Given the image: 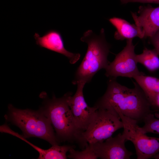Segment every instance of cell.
Returning <instances> with one entry per match:
<instances>
[{"mask_svg":"<svg viewBox=\"0 0 159 159\" xmlns=\"http://www.w3.org/2000/svg\"><path fill=\"white\" fill-rule=\"evenodd\" d=\"M133 82L134 87L130 88L119 84L116 79H109L105 93L95 105L112 108L138 122L143 121L148 115L153 113L152 106L138 85Z\"/></svg>","mask_w":159,"mask_h":159,"instance_id":"1","label":"cell"},{"mask_svg":"<svg viewBox=\"0 0 159 159\" xmlns=\"http://www.w3.org/2000/svg\"><path fill=\"white\" fill-rule=\"evenodd\" d=\"M67 93L57 98L46 99L40 110L50 122L59 141L77 143L82 150L85 145L67 102Z\"/></svg>","mask_w":159,"mask_h":159,"instance_id":"2","label":"cell"},{"mask_svg":"<svg viewBox=\"0 0 159 159\" xmlns=\"http://www.w3.org/2000/svg\"><path fill=\"white\" fill-rule=\"evenodd\" d=\"M80 40L87 44L88 48L72 81L74 85L80 82H89L97 72L101 69H105L110 63L107 57L111 46L106 39L103 28L98 35L92 30H88Z\"/></svg>","mask_w":159,"mask_h":159,"instance_id":"3","label":"cell"},{"mask_svg":"<svg viewBox=\"0 0 159 159\" xmlns=\"http://www.w3.org/2000/svg\"><path fill=\"white\" fill-rule=\"evenodd\" d=\"M4 117L6 121L19 127L26 138H38L46 141L52 146L59 144L60 142L50 122L40 110L19 109L9 104Z\"/></svg>","mask_w":159,"mask_h":159,"instance_id":"4","label":"cell"},{"mask_svg":"<svg viewBox=\"0 0 159 159\" xmlns=\"http://www.w3.org/2000/svg\"><path fill=\"white\" fill-rule=\"evenodd\" d=\"M96 107L97 109L94 118L87 130L82 133V139L86 145L88 143L103 142L116 131L123 127L120 118L115 109Z\"/></svg>","mask_w":159,"mask_h":159,"instance_id":"5","label":"cell"},{"mask_svg":"<svg viewBox=\"0 0 159 159\" xmlns=\"http://www.w3.org/2000/svg\"><path fill=\"white\" fill-rule=\"evenodd\" d=\"M118 114L123 125L122 133L126 140L131 142L136 150L137 159H148L159 152V138L150 137L142 133L139 128L136 120Z\"/></svg>","mask_w":159,"mask_h":159,"instance_id":"6","label":"cell"},{"mask_svg":"<svg viewBox=\"0 0 159 159\" xmlns=\"http://www.w3.org/2000/svg\"><path fill=\"white\" fill-rule=\"evenodd\" d=\"M135 49L132 39L127 40L125 47L105 69V75L110 79H116L118 77L133 78L145 74L138 68Z\"/></svg>","mask_w":159,"mask_h":159,"instance_id":"7","label":"cell"},{"mask_svg":"<svg viewBox=\"0 0 159 159\" xmlns=\"http://www.w3.org/2000/svg\"><path fill=\"white\" fill-rule=\"evenodd\" d=\"M86 83L78 82L76 91L72 96L71 92H67V102L78 129L82 132L85 131L93 120L97 107L88 106L83 94Z\"/></svg>","mask_w":159,"mask_h":159,"instance_id":"8","label":"cell"},{"mask_svg":"<svg viewBox=\"0 0 159 159\" xmlns=\"http://www.w3.org/2000/svg\"><path fill=\"white\" fill-rule=\"evenodd\" d=\"M126 141L122 133L105 141L91 144L97 158L102 159H129L133 153L125 146Z\"/></svg>","mask_w":159,"mask_h":159,"instance_id":"9","label":"cell"},{"mask_svg":"<svg viewBox=\"0 0 159 159\" xmlns=\"http://www.w3.org/2000/svg\"><path fill=\"white\" fill-rule=\"evenodd\" d=\"M138 13L131 12V14L143 39L151 37L159 30V6L156 7L149 5L140 6Z\"/></svg>","mask_w":159,"mask_h":159,"instance_id":"10","label":"cell"},{"mask_svg":"<svg viewBox=\"0 0 159 159\" xmlns=\"http://www.w3.org/2000/svg\"><path fill=\"white\" fill-rule=\"evenodd\" d=\"M34 37L36 44L39 47L64 55L71 64H75L80 58L79 53H72L66 49L62 35L57 30H49L42 36L35 33Z\"/></svg>","mask_w":159,"mask_h":159,"instance_id":"11","label":"cell"},{"mask_svg":"<svg viewBox=\"0 0 159 159\" xmlns=\"http://www.w3.org/2000/svg\"><path fill=\"white\" fill-rule=\"evenodd\" d=\"M0 132L9 134L16 137L28 143L39 153V159H66L67 152L74 146L54 145L47 150H44L36 146L28 141L22 135L12 130L6 124L0 126Z\"/></svg>","mask_w":159,"mask_h":159,"instance_id":"12","label":"cell"},{"mask_svg":"<svg viewBox=\"0 0 159 159\" xmlns=\"http://www.w3.org/2000/svg\"><path fill=\"white\" fill-rule=\"evenodd\" d=\"M109 20L116 29L114 34L116 39L127 40L137 37L143 39L141 31L135 24H131L125 19L115 17L110 19Z\"/></svg>","mask_w":159,"mask_h":159,"instance_id":"13","label":"cell"},{"mask_svg":"<svg viewBox=\"0 0 159 159\" xmlns=\"http://www.w3.org/2000/svg\"><path fill=\"white\" fill-rule=\"evenodd\" d=\"M133 78L143 91L152 107H155L156 98L159 94V79L145 74Z\"/></svg>","mask_w":159,"mask_h":159,"instance_id":"14","label":"cell"},{"mask_svg":"<svg viewBox=\"0 0 159 159\" xmlns=\"http://www.w3.org/2000/svg\"><path fill=\"white\" fill-rule=\"evenodd\" d=\"M138 63L143 65L150 72L159 69V57L155 50L150 49L145 47L142 53L136 54Z\"/></svg>","mask_w":159,"mask_h":159,"instance_id":"15","label":"cell"},{"mask_svg":"<svg viewBox=\"0 0 159 159\" xmlns=\"http://www.w3.org/2000/svg\"><path fill=\"white\" fill-rule=\"evenodd\" d=\"M144 125L142 127L139 126L140 131L144 134L152 133L159 135V119L155 117L154 114L151 113L144 119Z\"/></svg>","mask_w":159,"mask_h":159,"instance_id":"16","label":"cell"},{"mask_svg":"<svg viewBox=\"0 0 159 159\" xmlns=\"http://www.w3.org/2000/svg\"><path fill=\"white\" fill-rule=\"evenodd\" d=\"M74 148H71L69 151V154L67 157L74 159H97V158L92 145L88 143L85 148L81 151H76Z\"/></svg>","mask_w":159,"mask_h":159,"instance_id":"17","label":"cell"},{"mask_svg":"<svg viewBox=\"0 0 159 159\" xmlns=\"http://www.w3.org/2000/svg\"><path fill=\"white\" fill-rule=\"evenodd\" d=\"M149 38L151 43L154 47L159 57V30Z\"/></svg>","mask_w":159,"mask_h":159,"instance_id":"18","label":"cell"},{"mask_svg":"<svg viewBox=\"0 0 159 159\" xmlns=\"http://www.w3.org/2000/svg\"><path fill=\"white\" fill-rule=\"evenodd\" d=\"M122 3L125 4L130 2L155 3L159 4V0H120Z\"/></svg>","mask_w":159,"mask_h":159,"instance_id":"19","label":"cell"},{"mask_svg":"<svg viewBox=\"0 0 159 159\" xmlns=\"http://www.w3.org/2000/svg\"><path fill=\"white\" fill-rule=\"evenodd\" d=\"M155 107H157L159 109V94L158 95L156 98ZM155 116L159 118V112L156 113Z\"/></svg>","mask_w":159,"mask_h":159,"instance_id":"20","label":"cell"},{"mask_svg":"<svg viewBox=\"0 0 159 159\" xmlns=\"http://www.w3.org/2000/svg\"><path fill=\"white\" fill-rule=\"evenodd\" d=\"M153 158L156 159H159V153H158L154 155Z\"/></svg>","mask_w":159,"mask_h":159,"instance_id":"21","label":"cell"}]
</instances>
